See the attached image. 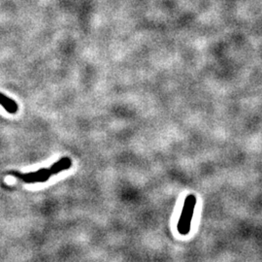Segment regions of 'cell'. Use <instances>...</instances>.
Returning <instances> with one entry per match:
<instances>
[{
	"instance_id": "2",
	"label": "cell",
	"mask_w": 262,
	"mask_h": 262,
	"mask_svg": "<svg viewBox=\"0 0 262 262\" xmlns=\"http://www.w3.org/2000/svg\"><path fill=\"white\" fill-rule=\"evenodd\" d=\"M13 176L19 178V180L24 181L27 184H35V183H45L49 179L51 178L52 173L50 169H39L37 171L30 172V173H25L20 174L18 172H13Z\"/></svg>"
},
{
	"instance_id": "4",
	"label": "cell",
	"mask_w": 262,
	"mask_h": 262,
	"mask_svg": "<svg viewBox=\"0 0 262 262\" xmlns=\"http://www.w3.org/2000/svg\"><path fill=\"white\" fill-rule=\"evenodd\" d=\"M0 105L9 114H16L19 111V106L17 102L1 93H0Z\"/></svg>"
},
{
	"instance_id": "1",
	"label": "cell",
	"mask_w": 262,
	"mask_h": 262,
	"mask_svg": "<svg viewBox=\"0 0 262 262\" xmlns=\"http://www.w3.org/2000/svg\"><path fill=\"white\" fill-rule=\"evenodd\" d=\"M196 205V197L193 194L187 195L184 207L182 210V214L180 216L178 223V231L181 235L188 234L190 230V225H191V220L194 213V209Z\"/></svg>"
},
{
	"instance_id": "3",
	"label": "cell",
	"mask_w": 262,
	"mask_h": 262,
	"mask_svg": "<svg viewBox=\"0 0 262 262\" xmlns=\"http://www.w3.org/2000/svg\"><path fill=\"white\" fill-rule=\"evenodd\" d=\"M71 165H72V160L70 158H62V159L57 160L56 163H54L49 169H50L52 175H56L64 170L70 168Z\"/></svg>"
}]
</instances>
